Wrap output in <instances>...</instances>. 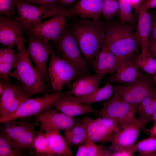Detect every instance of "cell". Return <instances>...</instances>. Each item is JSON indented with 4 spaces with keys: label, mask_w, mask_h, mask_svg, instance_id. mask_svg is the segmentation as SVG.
I'll use <instances>...</instances> for the list:
<instances>
[{
    "label": "cell",
    "mask_w": 156,
    "mask_h": 156,
    "mask_svg": "<svg viewBox=\"0 0 156 156\" xmlns=\"http://www.w3.org/2000/svg\"><path fill=\"white\" fill-rule=\"evenodd\" d=\"M133 26L117 19L111 20L107 24L103 44L118 58L132 60L139 55V45Z\"/></svg>",
    "instance_id": "cell-1"
},
{
    "label": "cell",
    "mask_w": 156,
    "mask_h": 156,
    "mask_svg": "<svg viewBox=\"0 0 156 156\" xmlns=\"http://www.w3.org/2000/svg\"><path fill=\"white\" fill-rule=\"evenodd\" d=\"M107 24L99 19L83 18L73 25L71 31L88 64L98 54L103 44Z\"/></svg>",
    "instance_id": "cell-2"
},
{
    "label": "cell",
    "mask_w": 156,
    "mask_h": 156,
    "mask_svg": "<svg viewBox=\"0 0 156 156\" xmlns=\"http://www.w3.org/2000/svg\"><path fill=\"white\" fill-rule=\"evenodd\" d=\"M17 48L18 60L14 70L9 76L16 79L30 96L48 93V87L32 65L25 45Z\"/></svg>",
    "instance_id": "cell-3"
},
{
    "label": "cell",
    "mask_w": 156,
    "mask_h": 156,
    "mask_svg": "<svg viewBox=\"0 0 156 156\" xmlns=\"http://www.w3.org/2000/svg\"><path fill=\"white\" fill-rule=\"evenodd\" d=\"M17 18L24 31H29L38 23L49 17H52L65 12L66 9L57 4L34 5L21 0L15 3Z\"/></svg>",
    "instance_id": "cell-4"
},
{
    "label": "cell",
    "mask_w": 156,
    "mask_h": 156,
    "mask_svg": "<svg viewBox=\"0 0 156 156\" xmlns=\"http://www.w3.org/2000/svg\"><path fill=\"white\" fill-rule=\"evenodd\" d=\"M52 42L61 57L75 69L80 75L87 71L88 64L71 30L66 26L57 38Z\"/></svg>",
    "instance_id": "cell-5"
},
{
    "label": "cell",
    "mask_w": 156,
    "mask_h": 156,
    "mask_svg": "<svg viewBox=\"0 0 156 156\" xmlns=\"http://www.w3.org/2000/svg\"><path fill=\"white\" fill-rule=\"evenodd\" d=\"M137 109L120 99L116 94L105 101L97 114L99 117L112 118L118 123L121 129L135 121Z\"/></svg>",
    "instance_id": "cell-6"
},
{
    "label": "cell",
    "mask_w": 156,
    "mask_h": 156,
    "mask_svg": "<svg viewBox=\"0 0 156 156\" xmlns=\"http://www.w3.org/2000/svg\"><path fill=\"white\" fill-rule=\"evenodd\" d=\"M64 94L61 91L35 98H28L25 101L18 109L11 114L0 118L2 123L12 119H17L36 116L52 108L54 103Z\"/></svg>",
    "instance_id": "cell-7"
},
{
    "label": "cell",
    "mask_w": 156,
    "mask_h": 156,
    "mask_svg": "<svg viewBox=\"0 0 156 156\" xmlns=\"http://www.w3.org/2000/svg\"><path fill=\"white\" fill-rule=\"evenodd\" d=\"M28 34L27 52L34 62L36 68L43 81L45 83L49 82L47 62L49 57L55 51L49 41L36 35Z\"/></svg>",
    "instance_id": "cell-8"
},
{
    "label": "cell",
    "mask_w": 156,
    "mask_h": 156,
    "mask_svg": "<svg viewBox=\"0 0 156 156\" xmlns=\"http://www.w3.org/2000/svg\"><path fill=\"white\" fill-rule=\"evenodd\" d=\"M153 78L146 74L131 83L116 85L114 93L137 109L142 99L155 87Z\"/></svg>",
    "instance_id": "cell-9"
},
{
    "label": "cell",
    "mask_w": 156,
    "mask_h": 156,
    "mask_svg": "<svg viewBox=\"0 0 156 156\" xmlns=\"http://www.w3.org/2000/svg\"><path fill=\"white\" fill-rule=\"evenodd\" d=\"M50 57L47 73L51 87L55 92L61 91L64 86L80 75L55 52L52 53Z\"/></svg>",
    "instance_id": "cell-10"
},
{
    "label": "cell",
    "mask_w": 156,
    "mask_h": 156,
    "mask_svg": "<svg viewBox=\"0 0 156 156\" xmlns=\"http://www.w3.org/2000/svg\"><path fill=\"white\" fill-rule=\"evenodd\" d=\"M35 116L36 122L40 123L39 131L46 133L56 130L66 131L73 126L75 121L73 117L52 108Z\"/></svg>",
    "instance_id": "cell-11"
},
{
    "label": "cell",
    "mask_w": 156,
    "mask_h": 156,
    "mask_svg": "<svg viewBox=\"0 0 156 156\" xmlns=\"http://www.w3.org/2000/svg\"><path fill=\"white\" fill-rule=\"evenodd\" d=\"M23 26L18 18L12 19L0 17V43L3 47L13 49L25 45Z\"/></svg>",
    "instance_id": "cell-12"
},
{
    "label": "cell",
    "mask_w": 156,
    "mask_h": 156,
    "mask_svg": "<svg viewBox=\"0 0 156 156\" xmlns=\"http://www.w3.org/2000/svg\"><path fill=\"white\" fill-rule=\"evenodd\" d=\"M65 12L38 23L27 32L48 41L55 40L66 27L67 17Z\"/></svg>",
    "instance_id": "cell-13"
},
{
    "label": "cell",
    "mask_w": 156,
    "mask_h": 156,
    "mask_svg": "<svg viewBox=\"0 0 156 156\" xmlns=\"http://www.w3.org/2000/svg\"><path fill=\"white\" fill-rule=\"evenodd\" d=\"M107 82L119 85L131 83L146 74L132 61L127 59H120L117 68Z\"/></svg>",
    "instance_id": "cell-14"
},
{
    "label": "cell",
    "mask_w": 156,
    "mask_h": 156,
    "mask_svg": "<svg viewBox=\"0 0 156 156\" xmlns=\"http://www.w3.org/2000/svg\"><path fill=\"white\" fill-rule=\"evenodd\" d=\"M151 121V118L139 115L135 121L114 135L112 143L122 146H128L133 144L138 139L141 130Z\"/></svg>",
    "instance_id": "cell-15"
},
{
    "label": "cell",
    "mask_w": 156,
    "mask_h": 156,
    "mask_svg": "<svg viewBox=\"0 0 156 156\" xmlns=\"http://www.w3.org/2000/svg\"><path fill=\"white\" fill-rule=\"evenodd\" d=\"M103 0H79L73 8L67 10V17L79 16L84 19L98 20L102 13Z\"/></svg>",
    "instance_id": "cell-16"
},
{
    "label": "cell",
    "mask_w": 156,
    "mask_h": 156,
    "mask_svg": "<svg viewBox=\"0 0 156 156\" xmlns=\"http://www.w3.org/2000/svg\"><path fill=\"white\" fill-rule=\"evenodd\" d=\"M151 30V18L148 10H140L138 15L137 28L135 36L140 47L141 53L151 55L148 50Z\"/></svg>",
    "instance_id": "cell-17"
},
{
    "label": "cell",
    "mask_w": 156,
    "mask_h": 156,
    "mask_svg": "<svg viewBox=\"0 0 156 156\" xmlns=\"http://www.w3.org/2000/svg\"><path fill=\"white\" fill-rule=\"evenodd\" d=\"M53 106L59 111L73 117L89 113L97 114L99 111L92 108L90 105L77 102L71 100L66 93L54 103Z\"/></svg>",
    "instance_id": "cell-18"
},
{
    "label": "cell",
    "mask_w": 156,
    "mask_h": 156,
    "mask_svg": "<svg viewBox=\"0 0 156 156\" xmlns=\"http://www.w3.org/2000/svg\"><path fill=\"white\" fill-rule=\"evenodd\" d=\"M102 78L96 74L82 76L73 82L66 93L76 96L89 94L98 88Z\"/></svg>",
    "instance_id": "cell-19"
},
{
    "label": "cell",
    "mask_w": 156,
    "mask_h": 156,
    "mask_svg": "<svg viewBox=\"0 0 156 156\" xmlns=\"http://www.w3.org/2000/svg\"><path fill=\"white\" fill-rule=\"evenodd\" d=\"M12 119L1 123L0 135L9 142L15 140L22 135L34 125L27 120L17 121Z\"/></svg>",
    "instance_id": "cell-20"
},
{
    "label": "cell",
    "mask_w": 156,
    "mask_h": 156,
    "mask_svg": "<svg viewBox=\"0 0 156 156\" xmlns=\"http://www.w3.org/2000/svg\"><path fill=\"white\" fill-rule=\"evenodd\" d=\"M88 137L95 142H112L115 134L89 116L83 119Z\"/></svg>",
    "instance_id": "cell-21"
},
{
    "label": "cell",
    "mask_w": 156,
    "mask_h": 156,
    "mask_svg": "<svg viewBox=\"0 0 156 156\" xmlns=\"http://www.w3.org/2000/svg\"><path fill=\"white\" fill-rule=\"evenodd\" d=\"M113 86L111 83L107 82L101 88H99L92 93L86 96H76L67 94L68 97L75 102L85 104L105 101L110 98L114 93Z\"/></svg>",
    "instance_id": "cell-22"
},
{
    "label": "cell",
    "mask_w": 156,
    "mask_h": 156,
    "mask_svg": "<svg viewBox=\"0 0 156 156\" xmlns=\"http://www.w3.org/2000/svg\"><path fill=\"white\" fill-rule=\"evenodd\" d=\"M59 131L56 130L45 133L52 153L54 155L73 156L70 145Z\"/></svg>",
    "instance_id": "cell-23"
},
{
    "label": "cell",
    "mask_w": 156,
    "mask_h": 156,
    "mask_svg": "<svg viewBox=\"0 0 156 156\" xmlns=\"http://www.w3.org/2000/svg\"><path fill=\"white\" fill-rule=\"evenodd\" d=\"M64 138L71 146H79L89 138L83 119L75 120L73 126L65 131Z\"/></svg>",
    "instance_id": "cell-24"
},
{
    "label": "cell",
    "mask_w": 156,
    "mask_h": 156,
    "mask_svg": "<svg viewBox=\"0 0 156 156\" xmlns=\"http://www.w3.org/2000/svg\"><path fill=\"white\" fill-rule=\"evenodd\" d=\"M25 90L20 82L10 83L7 86L0 96V118L5 116L10 105Z\"/></svg>",
    "instance_id": "cell-25"
},
{
    "label": "cell",
    "mask_w": 156,
    "mask_h": 156,
    "mask_svg": "<svg viewBox=\"0 0 156 156\" xmlns=\"http://www.w3.org/2000/svg\"><path fill=\"white\" fill-rule=\"evenodd\" d=\"M89 138L78 146L76 156H110L111 152L103 145H98Z\"/></svg>",
    "instance_id": "cell-26"
},
{
    "label": "cell",
    "mask_w": 156,
    "mask_h": 156,
    "mask_svg": "<svg viewBox=\"0 0 156 156\" xmlns=\"http://www.w3.org/2000/svg\"><path fill=\"white\" fill-rule=\"evenodd\" d=\"M39 131L35 129V126L27 131L17 139L8 142L16 151L20 152L34 149L35 138Z\"/></svg>",
    "instance_id": "cell-27"
},
{
    "label": "cell",
    "mask_w": 156,
    "mask_h": 156,
    "mask_svg": "<svg viewBox=\"0 0 156 156\" xmlns=\"http://www.w3.org/2000/svg\"><path fill=\"white\" fill-rule=\"evenodd\" d=\"M134 152L140 156H156V137H150L140 141L131 145Z\"/></svg>",
    "instance_id": "cell-28"
},
{
    "label": "cell",
    "mask_w": 156,
    "mask_h": 156,
    "mask_svg": "<svg viewBox=\"0 0 156 156\" xmlns=\"http://www.w3.org/2000/svg\"><path fill=\"white\" fill-rule=\"evenodd\" d=\"M132 60L144 72L150 75L156 74V59L151 55H144L141 53Z\"/></svg>",
    "instance_id": "cell-29"
},
{
    "label": "cell",
    "mask_w": 156,
    "mask_h": 156,
    "mask_svg": "<svg viewBox=\"0 0 156 156\" xmlns=\"http://www.w3.org/2000/svg\"><path fill=\"white\" fill-rule=\"evenodd\" d=\"M36 152H31L35 156L54 155L49 147L47 138L43 132L39 131L36 135L34 142Z\"/></svg>",
    "instance_id": "cell-30"
},
{
    "label": "cell",
    "mask_w": 156,
    "mask_h": 156,
    "mask_svg": "<svg viewBox=\"0 0 156 156\" xmlns=\"http://www.w3.org/2000/svg\"><path fill=\"white\" fill-rule=\"evenodd\" d=\"M107 50L103 44L98 54L90 64L96 74L102 77L107 74Z\"/></svg>",
    "instance_id": "cell-31"
},
{
    "label": "cell",
    "mask_w": 156,
    "mask_h": 156,
    "mask_svg": "<svg viewBox=\"0 0 156 156\" xmlns=\"http://www.w3.org/2000/svg\"><path fill=\"white\" fill-rule=\"evenodd\" d=\"M119 11L118 16L122 22L134 26L135 21L132 13L133 7L129 0H118Z\"/></svg>",
    "instance_id": "cell-32"
},
{
    "label": "cell",
    "mask_w": 156,
    "mask_h": 156,
    "mask_svg": "<svg viewBox=\"0 0 156 156\" xmlns=\"http://www.w3.org/2000/svg\"><path fill=\"white\" fill-rule=\"evenodd\" d=\"M16 0H0V15L7 18L14 19L17 18L15 7Z\"/></svg>",
    "instance_id": "cell-33"
},
{
    "label": "cell",
    "mask_w": 156,
    "mask_h": 156,
    "mask_svg": "<svg viewBox=\"0 0 156 156\" xmlns=\"http://www.w3.org/2000/svg\"><path fill=\"white\" fill-rule=\"evenodd\" d=\"M119 11L118 0H103L102 14L106 19L110 20L118 15Z\"/></svg>",
    "instance_id": "cell-34"
},
{
    "label": "cell",
    "mask_w": 156,
    "mask_h": 156,
    "mask_svg": "<svg viewBox=\"0 0 156 156\" xmlns=\"http://www.w3.org/2000/svg\"><path fill=\"white\" fill-rule=\"evenodd\" d=\"M18 58V52L7 47L0 48V63L4 62L11 64L14 67L17 63Z\"/></svg>",
    "instance_id": "cell-35"
},
{
    "label": "cell",
    "mask_w": 156,
    "mask_h": 156,
    "mask_svg": "<svg viewBox=\"0 0 156 156\" xmlns=\"http://www.w3.org/2000/svg\"><path fill=\"white\" fill-rule=\"evenodd\" d=\"M95 119L99 124L115 134L119 133L121 130L118 122L112 118L106 117H99Z\"/></svg>",
    "instance_id": "cell-36"
},
{
    "label": "cell",
    "mask_w": 156,
    "mask_h": 156,
    "mask_svg": "<svg viewBox=\"0 0 156 156\" xmlns=\"http://www.w3.org/2000/svg\"><path fill=\"white\" fill-rule=\"evenodd\" d=\"M26 154L15 150L3 136L0 135V156H24Z\"/></svg>",
    "instance_id": "cell-37"
},
{
    "label": "cell",
    "mask_w": 156,
    "mask_h": 156,
    "mask_svg": "<svg viewBox=\"0 0 156 156\" xmlns=\"http://www.w3.org/2000/svg\"><path fill=\"white\" fill-rule=\"evenodd\" d=\"M111 152L110 156H132L134 153L131 145L122 146L112 143L108 148Z\"/></svg>",
    "instance_id": "cell-38"
},
{
    "label": "cell",
    "mask_w": 156,
    "mask_h": 156,
    "mask_svg": "<svg viewBox=\"0 0 156 156\" xmlns=\"http://www.w3.org/2000/svg\"><path fill=\"white\" fill-rule=\"evenodd\" d=\"M119 58L110 51L107 50V74L114 73L118 65Z\"/></svg>",
    "instance_id": "cell-39"
},
{
    "label": "cell",
    "mask_w": 156,
    "mask_h": 156,
    "mask_svg": "<svg viewBox=\"0 0 156 156\" xmlns=\"http://www.w3.org/2000/svg\"><path fill=\"white\" fill-rule=\"evenodd\" d=\"M156 99V87L147 95L139 104L137 111L139 112Z\"/></svg>",
    "instance_id": "cell-40"
},
{
    "label": "cell",
    "mask_w": 156,
    "mask_h": 156,
    "mask_svg": "<svg viewBox=\"0 0 156 156\" xmlns=\"http://www.w3.org/2000/svg\"><path fill=\"white\" fill-rule=\"evenodd\" d=\"M155 112L156 99L138 113L139 116L151 118L152 116Z\"/></svg>",
    "instance_id": "cell-41"
},
{
    "label": "cell",
    "mask_w": 156,
    "mask_h": 156,
    "mask_svg": "<svg viewBox=\"0 0 156 156\" xmlns=\"http://www.w3.org/2000/svg\"><path fill=\"white\" fill-rule=\"evenodd\" d=\"M148 11L151 18L150 40H156V10Z\"/></svg>",
    "instance_id": "cell-42"
},
{
    "label": "cell",
    "mask_w": 156,
    "mask_h": 156,
    "mask_svg": "<svg viewBox=\"0 0 156 156\" xmlns=\"http://www.w3.org/2000/svg\"><path fill=\"white\" fill-rule=\"evenodd\" d=\"M13 68L14 67L11 64L4 62L0 63V77L9 79V74Z\"/></svg>",
    "instance_id": "cell-43"
},
{
    "label": "cell",
    "mask_w": 156,
    "mask_h": 156,
    "mask_svg": "<svg viewBox=\"0 0 156 156\" xmlns=\"http://www.w3.org/2000/svg\"><path fill=\"white\" fill-rule=\"evenodd\" d=\"M27 3L34 5H44L57 3V0H21Z\"/></svg>",
    "instance_id": "cell-44"
},
{
    "label": "cell",
    "mask_w": 156,
    "mask_h": 156,
    "mask_svg": "<svg viewBox=\"0 0 156 156\" xmlns=\"http://www.w3.org/2000/svg\"><path fill=\"white\" fill-rule=\"evenodd\" d=\"M156 8V0H146L140 5L139 10H149Z\"/></svg>",
    "instance_id": "cell-45"
},
{
    "label": "cell",
    "mask_w": 156,
    "mask_h": 156,
    "mask_svg": "<svg viewBox=\"0 0 156 156\" xmlns=\"http://www.w3.org/2000/svg\"><path fill=\"white\" fill-rule=\"evenodd\" d=\"M148 50L151 55L156 59V40H150Z\"/></svg>",
    "instance_id": "cell-46"
},
{
    "label": "cell",
    "mask_w": 156,
    "mask_h": 156,
    "mask_svg": "<svg viewBox=\"0 0 156 156\" xmlns=\"http://www.w3.org/2000/svg\"><path fill=\"white\" fill-rule=\"evenodd\" d=\"M10 79L0 77V96H1L7 86L10 83Z\"/></svg>",
    "instance_id": "cell-47"
},
{
    "label": "cell",
    "mask_w": 156,
    "mask_h": 156,
    "mask_svg": "<svg viewBox=\"0 0 156 156\" xmlns=\"http://www.w3.org/2000/svg\"><path fill=\"white\" fill-rule=\"evenodd\" d=\"M129 1L134 11L138 14L139 7L140 5L144 2L145 0H129Z\"/></svg>",
    "instance_id": "cell-48"
},
{
    "label": "cell",
    "mask_w": 156,
    "mask_h": 156,
    "mask_svg": "<svg viewBox=\"0 0 156 156\" xmlns=\"http://www.w3.org/2000/svg\"><path fill=\"white\" fill-rule=\"evenodd\" d=\"M143 129L148 132L150 136L156 137V123H154V125L150 129H147L144 127Z\"/></svg>",
    "instance_id": "cell-49"
},
{
    "label": "cell",
    "mask_w": 156,
    "mask_h": 156,
    "mask_svg": "<svg viewBox=\"0 0 156 156\" xmlns=\"http://www.w3.org/2000/svg\"><path fill=\"white\" fill-rule=\"evenodd\" d=\"M75 0H62L59 5L64 7L65 5H70L73 3Z\"/></svg>",
    "instance_id": "cell-50"
},
{
    "label": "cell",
    "mask_w": 156,
    "mask_h": 156,
    "mask_svg": "<svg viewBox=\"0 0 156 156\" xmlns=\"http://www.w3.org/2000/svg\"><path fill=\"white\" fill-rule=\"evenodd\" d=\"M152 121H153L154 123H156V112H155L151 117Z\"/></svg>",
    "instance_id": "cell-51"
},
{
    "label": "cell",
    "mask_w": 156,
    "mask_h": 156,
    "mask_svg": "<svg viewBox=\"0 0 156 156\" xmlns=\"http://www.w3.org/2000/svg\"><path fill=\"white\" fill-rule=\"evenodd\" d=\"M153 79L154 83L156 84V74L153 75Z\"/></svg>",
    "instance_id": "cell-52"
},
{
    "label": "cell",
    "mask_w": 156,
    "mask_h": 156,
    "mask_svg": "<svg viewBox=\"0 0 156 156\" xmlns=\"http://www.w3.org/2000/svg\"><path fill=\"white\" fill-rule=\"evenodd\" d=\"M145 1L146 0H145Z\"/></svg>",
    "instance_id": "cell-53"
}]
</instances>
